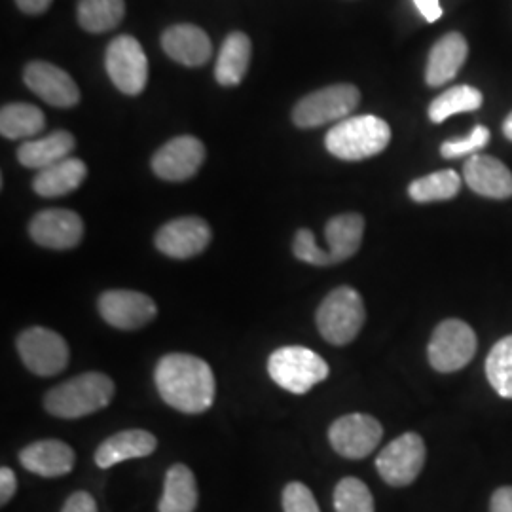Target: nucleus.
I'll use <instances>...</instances> for the list:
<instances>
[{
    "label": "nucleus",
    "mask_w": 512,
    "mask_h": 512,
    "mask_svg": "<svg viewBox=\"0 0 512 512\" xmlns=\"http://www.w3.org/2000/svg\"><path fill=\"white\" fill-rule=\"evenodd\" d=\"M154 382L165 403L184 414H202L215 401V374L200 357L169 353L156 366Z\"/></svg>",
    "instance_id": "1"
},
{
    "label": "nucleus",
    "mask_w": 512,
    "mask_h": 512,
    "mask_svg": "<svg viewBox=\"0 0 512 512\" xmlns=\"http://www.w3.org/2000/svg\"><path fill=\"white\" fill-rule=\"evenodd\" d=\"M112 397L114 382L107 374L86 372L48 391L44 406L55 418L76 420L107 408Z\"/></svg>",
    "instance_id": "2"
},
{
    "label": "nucleus",
    "mask_w": 512,
    "mask_h": 512,
    "mask_svg": "<svg viewBox=\"0 0 512 512\" xmlns=\"http://www.w3.org/2000/svg\"><path fill=\"white\" fill-rule=\"evenodd\" d=\"M391 141V128L378 116H349L330 129L325 147L332 156L359 162L384 152Z\"/></svg>",
    "instance_id": "3"
},
{
    "label": "nucleus",
    "mask_w": 512,
    "mask_h": 512,
    "mask_svg": "<svg viewBox=\"0 0 512 512\" xmlns=\"http://www.w3.org/2000/svg\"><path fill=\"white\" fill-rule=\"evenodd\" d=\"M317 329L332 346H346L357 338L366 319L365 302L351 287H338L317 310Z\"/></svg>",
    "instance_id": "4"
},
{
    "label": "nucleus",
    "mask_w": 512,
    "mask_h": 512,
    "mask_svg": "<svg viewBox=\"0 0 512 512\" xmlns=\"http://www.w3.org/2000/svg\"><path fill=\"white\" fill-rule=\"evenodd\" d=\"M268 372L275 384L294 395H304L311 387L327 380V361L315 351L300 346L275 349L268 361Z\"/></svg>",
    "instance_id": "5"
},
{
    "label": "nucleus",
    "mask_w": 512,
    "mask_h": 512,
    "mask_svg": "<svg viewBox=\"0 0 512 512\" xmlns=\"http://www.w3.org/2000/svg\"><path fill=\"white\" fill-rule=\"evenodd\" d=\"M361 101V93L351 84H336L306 95L293 110L298 128H319L334 120H346Z\"/></svg>",
    "instance_id": "6"
},
{
    "label": "nucleus",
    "mask_w": 512,
    "mask_h": 512,
    "mask_svg": "<svg viewBox=\"0 0 512 512\" xmlns=\"http://www.w3.org/2000/svg\"><path fill=\"white\" fill-rule=\"evenodd\" d=\"M476 334L465 321L446 319L433 332L429 342V363L437 372H458L473 361Z\"/></svg>",
    "instance_id": "7"
},
{
    "label": "nucleus",
    "mask_w": 512,
    "mask_h": 512,
    "mask_svg": "<svg viewBox=\"0 0 512 512\" xmlns=\"http://www.w3.org/2000/svg\"><path fill=\"white\" fill-rule=\"evenodd\" d=\"M105 67L112 84L126 95H139L148 82V59L137 38L122 35L107 48Z\"/></svg>",
    "instance_id": "8"
},
{
    "label": "nucleus",
    "mask_w": 512,
    "mask_h": 512,
    "mask_svg": "<svg viewBox=\"0 0 512 512\" xmlns=\"http://www.w3.org/2000/svg\"><path fill=\"white\" fill-rule=\"evenodd\" d=\"M425 442L416 433H404L389 442L376 459V469L385 482L393 488L412 484L425 465Z\"/></svg>",
    "instance_id": "9"
},
{
    "label": "nucleus",
    "mask_w": 512,
    "mask_h": 512,
    "mask_svg": "<svg viewBox=\"0 0 512 512\" xmlns=\"http://www.w3.org/2000/svg\"><path fill=\"white\" fill-rule=\"evenodd\" d=\"M18 351L23 365L38 376H55L69 365V346L54 330L33 327L21 332Z\"/></svg>",
    "instance_id": "10"
},
{
    "label": "nucleus",
    "mask_w": 512,
    "mask_h": 512,
    "mask_svg": "<svg viewBox=\"0 0 512 512\" xmlns=\"http://www.w3.org/2000/svg\"><path fill=\"white\" fill-rule=\"evenodd\" d=\"M384 437L382 423L368 414H348L330 425L332 448L348 459L370 456Z\"/></svg>",
    "instance_id": "11"
},
{
    "label": "nucleus",
    "mask_w": 512,
    "mask_h": 512,
    "mask_svg": "<svg viewBox=\"0 0 512 512\" xmlns=\"http://www.w3.org/2000/svg\"><path fill=\"white\" fill-rule=\"evenodd\" d=\"M203 160L205 147L202 141L192 135H183L171 139L154 154L152 169L164 181L181 183L198 173Z\"/></svg>",
    "instance_id": "12"
},
{
    "label": "nucleus",
    "mask_w": 512,
    "mask_h": 512,
    "mask_svg": "<svg viewBox=\"0 0 512 512\" xmlns=\"http://www.w3.org/2000/svg\"><path fill=\"white\" fill-rule=\"evenodd\" d=\"M99 313L110 327L122 330L141 329L148 325L158 308L147 294L137 291H107L99 298Z\"/></svg>",
    "instance_id": "13"
},
{
    "label": "nucleus",
    "mask_w": 512,
    "mask_h": 512,
    "mask_svg": "<svg viewBox=\"0 0 512 512\" xmlns=\"http://www.w3.org/2000/svg\"><path fill=\"white\" fill-rule=\"evenodd\" d=\"M211 241L209 224L198 217L171 220L156 234V247L160 253L177 260L200 255Z\"/></svg>",
    "instance_id": "14"
},
{
    "label": "nucleus",
    "mask_w": 512,
    "mask_h": 512,
    "mask_svg": "<svg viewBox=\"0 0 512 512\" xmlns=\"http://www.w3.org/2000/svg\"><path fill=\"white\" fill-rule=\"evenodd\" d=\"M29 234L46 249L65 251L76 247L84 238V222L74 211L46 209L31 220Z\"/></svg>",
    "instance_id": "15"
},
{
    "label": "nucleus",
    "mask_w": 512,
    "mask_h": 512,
    "mask_svg": "<svg viewBox=\"0 0 512 512\" xmlns=\"http://www.w3.org/2000/svg\"><path fill=\"white\" fill-rule=\"evenodd\" d=\"M23 80L31 92L37 93L48 105L69 109L80 101V90L71 74L46 61H33L25 67Z\"/></svg>",
    "instance_id": "16"
},
{
    "label": "nucleus",
    "mask_w": 512,
    "mask_h": 512,
    "mask_svg": "<svg viewBox=\"0 0 512 512\" xmlns=\"http://www.w3.org/2000/svg\"><path fill=\"white\" fill-rule=\"evenodd\" d=\"M463 177L467 186L484 198H492V200L512 198L511 169L492 156H486V154L471 156L463 167Z\"/></svg>",
    "instance_id": "17"
},
{
    "label": "nucleus",
    "mask_w": 512,
    "mask_h": 512,
    "mask_svg": "<svg viewBox=\"0 0 512 512\" xmlns=\"http://www.w3.org/2000/svg\"><path fill=\"white\" fill-rule=\"evenodd\" d=\"M74 459L73 448L55 439L33 442L19 454V461L27 471L46 478L69 475L73 471Z\"/></svg>",
    "instance_id": "18"
},
{
    "label": "nucleus",
    "mask_w": 512,
    "mask_h": 512,
    "mask_svg": "<svg viewBox=\"0 0 512 512\" xmlns=\"http://www.w3.org/2000/svg\"><path fill=\"white\" fill-rule=\"evenodd\" d=\"M165 54L186 67H200L213 54V44L207 33L196 25H175L162 35Z\"/></svg>",
    "instance_id": "19"
},
{
    "label": "nucleus",
    "mask_w": 512,
    "mask_h": 512,
    "mask_svg": "<svg viewBox=\"0 0 512 512\" xmlns=\"http://www.w3.org/2000/svg\"><path fill=\"white\" fill-rule=\"evenodd\" d=\"M467 54H469V44L461 33L444 35L429 54L427 71H425L427 84L431 88H440L450 80H454L459 69L463 67Z\"/></svg>",
    "instance_id": "20"
},
{
    "label": "nucleus",
    "mask_w": 512,
    "mask_h": 512,
    "mask_svg": "<svg viewBox=\"0 0 512 512\" xmlns=\"http://www.w3.org/2000/svg\"><path fill=\"white\" fill-rule=\"evenodd\" d=\"M158 446V440L143 429H131L116 433L105 440L97 452H95V463L101 469H109L122 461L128 459L147 458Z\"/></svg>",
    "instance_id": "21"
},
{
    "label": "nucleus",
    "mask_w": 512,
    "mask_h": 512,
    "mask_svg": "<svg viewBox=\"0 0 512 512\" xmlns=\"http://www.w3.org/2000/svg\"><path fill=\"white\" fill-rule=\"evenodd\" d=\"M365 234V219L357 213H346L330 219L325 226L329 249L325 251V264H340L361 249Z\"/></svg>",
    "instance_id": "22"
},
{
    "label": "nucleus",
    "mask_w": 512,
    "mask_h": 512,
    "mask_svg": "<svg viewBox=\"0 0 512 512\" xmlns=\"http://www.w3.org/2000/svg\"><path fill=\"white\" fill-rule=\"evenodd\" d=\"M73 150V135L69 131H54L44 139L23 143L18 150V160L19 164L40 171L71 158Z\"/></svg>",
    "instance_id": "23"
},
{
    "label": "nucleus",
    "mask_w": 512,
    "mask_h": 512,
    "mask_svg": "<svg viewBox=\"0 0 512 512\" xmlns=\"http://www.w3.org/2000/svg\"><path fill=\"white\" fill-rule=\"evenodd\" d=\"M86 175H88V167L82 160L67 158L46 169H40L35 177L33 188L42 198H57L76 190L80 184L84 183Z\"/></svg>",
    "instance_id": "24"
},
{
    "label": "nucleus",
    "mask_w": 512,
    "mask_h": 512,
    "mask_svg": "<svg viewBox=\"0 0 512 512\" xmlns=\"http://www.w3.org/2000/svg\"><path fill=\"white\" fill-rule=\"evenodd\" d=\"M198 507V482L194 473L183 465H173L165 475L164 495L160 499V512H194Z\"/></svg>",
    "instance_id": "25"
},
{
    "label": "nucleus",
    "mask_w": 512,
    "mask_h": 512,
    "mask_svg": "<svg viewBox=\"0 0 512 512\" xmlns=\"http://www.w3.org/2000/svg\"><path fill=\"white\" fill-rule=\"evenodd\" d=\"M251 61V40L245 33H230L222 48L215 65V78L220 86H238L249 69Z\"/></svg>",
    "instance_id": "26"
},
{
    "label": "nucleus",
    "mask_w": 512,
    "mask_h": 512,
    "mask_svg": "<svg viewBox=\"0 0 512 512\" xmlns=\"http://www.w3.org/2000/svg\"><path fill=\"white\" fill-rule=\"evenodd\" d=\"M46 126L44 112L29 103H12L0 110V133L6 139H29Z\"/></svg>",
    "instance_id": "27"
},
{
    "label": "nucleus",
    "mask_w": 512,
    "mask_h": 512,
    "mask_svg": "<svg viewBox=\"0 0 512 512\" xmlns=\"http://www.w3.org/2000/svg\"><path fill=\"white\" fill-rule=\"evenodd\" d=\"M126 14L124 0H80L78 23L88 33H107L114 29Z\"/></svg>",
    "instance_id": "28"
},
{
    "label": "nucleus",
    "mask_w": 512,
    "mask_h": 512,
    "mask_svg": "<svg viewBox=\"0 0 512 512\" xmlns=\"http://www.w3.org/2000/svg\"><path fill=\"white\" fill-rule=\"evenodd\" d=\"M461 190V177L454 169H444L421 177L408 186V194L414 202H446L456 198Z\"/></svg>",
    "instance_id": "29"
},
{
    "label": "nucleus",
    "mask_w": 512,
    "mask_h": 512,
    "mask_svg": "<svg viewBox=\"0 0 512 512\" xmlns=\"http://www.w3.org/2000/svg\"><path fill=\"white\" fill-rule=\"evenodd\" d=\"M482 101H484L482 93L473 86H454L440 93L439 97L429 105V118L431 122L440 124L459 112H473L480 109Z\"/></svg>",
    "instance_id": "30"
},
{
    "label": "nucleus",
    "mask_w": 512,
    "mask_h": 512,
    "mask_svg": "<svg viewBox=\"0 0 512 512\" xmlns=\"http://www.w3.org/2000/svg\"><path fill=\"white\" fill-rule=\"evenodd\" d=\"M488 382L503 399H512V334L501 338L486 359Z\"/></svg>",
    "instance_id": "31"
},
{
    "label": "nucleus",
    "mask_w": 512,
    "mask_h": 512,
    "mask_svg": "<svg viewBox=\"0 0 512 512\" xmlns=\"http://www.w3.org/2000/svg\"><path fill=\"white\" fill-rule=\"evenodd\" d=\"M336 512H374V497L363 480L348 476L334 490Z\"/></svg>",
    "instance_id": "32"
},
{
    "label": "nucleus",
    "mask_w": 512,
    "mask_h": 512,
    "mask_svg": "<svg viewBox=\"0 0 512 512\" xmlns=\"http://www.w3.org/2000/svg\"><path fill=\"white\" fill-rule=\"evenodd\" d=\"M490 143V129L484 126H476L471 135H467L465 139H456V141H446L440 147V154L448 160H456V158H465V156H475L478 150L486 147Z\"/></svg>",
    "instance_id": "33"
},
{
    "label": "nucleus",
    "mask_w": 512,
    "mask_h": 512,
    "mask_svg": "<svg viewBox=\"0 0 512 512\" xmlns=\"http://www.w3.org/2000/svg\"><path fill=\"white\" fill-rule=\"evenodd\" d=\"M283 511L285 512H321L310 488L302 482L287 484L283 492Z\"/></svg>",
    "instance_id": "34"
},
{
    "label": "nucleus",
    "mask_w": 512,
    "mask_h": 512,
    "mask_svg": "<svg viewBox=\"0 0 512 512\" xmlns=\"http://www.w3.org/2000/svg\"><path fill=\"white\" fill-rule=\"evenodd\" d=\"M293 253L298 260L311 264V266H325V251L317 245L315 236L310 230H298L294 238Z\"/></svg>",
    "instance_id": "35"
},
{
    "label": "nucleus",
    "mask_w": 512,
    "mask_h": 512,
    "mask_svg": "<svg viewBox=\"0 0 512 512\" xmlns=\"http://www.w3.org/2000/svg\"><path fill=\"white\" fill-rule=\"evenodd\" d=\"M61 512H97V503L88 492H76L67 499Z\"/></svg>",
    "instance_id": "36"
},
{
    "label": "nucleus",
    "mask_w": 512,
    "mask_h": 512,
    "mask_svg": "<svg viewBox=\"0 0 512 512\" xmlns=\"http://www.w3.org/2000/svg\"><path fill=\"white\" fill-rule=\"evenodd\" d=\"M18 490V478L12 469H0V505H6Z\"/></svg>",
    "instance_id": "37"
},
{
    "label": "nucleus",
    "mask_w": 512,
    "mask_h": 512,
    "mask_svg": "<svg viewBox=\"0 0 512 512\" xmlns=\"http://www.w3.org/2000/svg\"><path fill=\"white\" fill-rule=\"evenodd\" d=\"M490 512H512V486L495 490L490 501Z\"/></svg>",
    "instance_id": "38"
},
{
    "label": "nucleus",
    "mask_w": 512,
    "mask_h": 512,
    "mask_svg": "<svg viewBox=\"0 0 512 512\" xmlns=\"http://www.w3.org/2000/svg\"><path fill=\"white\" fill-rule=\"evenodd\" d=\"M416 8L420 10L421 16L429 23L439 21L442 16V8H440L439 0H414Z\"/></svg>",
    "instance_id": "39"
},
{
    "label": "nucleus",
    "mask_w": 512,
    "mask_h": 512,
    "mask_svg": "<svg viewBox=\"0 0 512 512\" xmlns=\"http://www.w3.org/2000/svg\"><path fill=\"white\" fill-rule=\"evenodd\" d=\"M16 4L25 14H42L50 8L52 0H16Z\"/></svg>",
    "instance_id": "40"
},
{
    "label": "nucleus",
    "mask_w": 512,
    "mask_h": 512,
    "mask_svg": "<svg viewBox=\"0 0 512 512\" xmlns=\"http://www.w3.org/2000/svg\"><path fill=\"white\" fill-rule=\"evenodd\" d=\"M503 133H505L507 139H511L512 141V112L507 116V120H505V124H503Z\"/></svg>",
    "instance_id": "41"
}]
</instances>
